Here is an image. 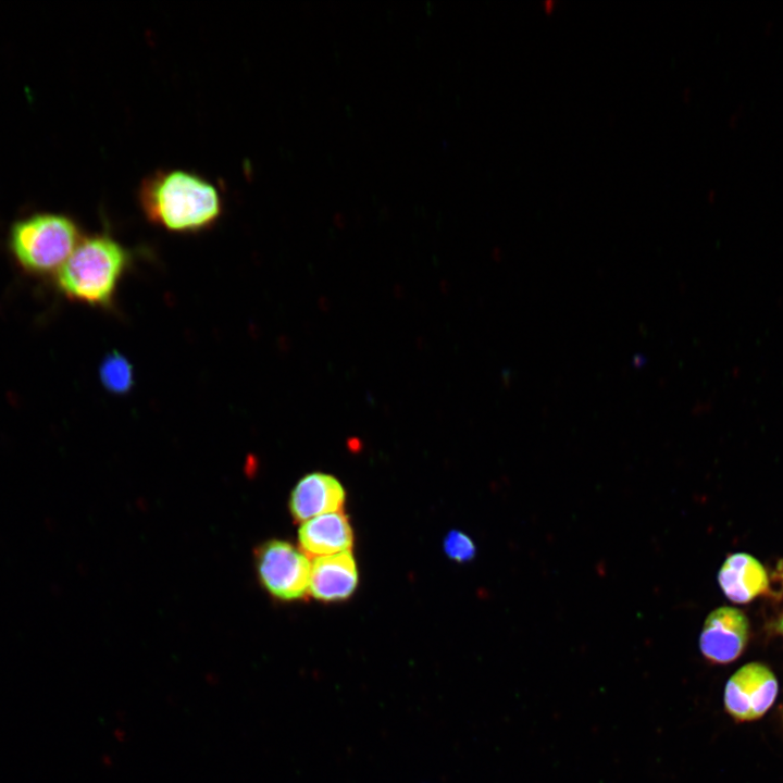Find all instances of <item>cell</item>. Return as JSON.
<instances>
[{"instance_id": "5bb4252c", "label": "cell", "mask_w": 783, "mask_h": 783, "mask_svg": "<svg viewBox=\"0 0 783 783\" xmlns=\"http://www.w3.org/2000/svg\"><path fill=\"white\" fill-rule=\"evenodd\" d=\"M773 28H774L773 22L772 21L767 22L765 25V34L767 36L770 35L772 33Z\"/></svg>"}, {"instance_id": "4fadbf2b", "label": "cell", "mask_w": 783, "mask_h": 783, "mask_svg": "<svg viewBox=\"0 0 783 783\" xmlns=\"http://www.w3.org/2000/svg\"><path fill=\"white\" fill-rule=\"evenodd\" d=\"M743 112H744V107H743V104H739V107L736 109V111L733 112L729 119L730 127H735L737 125L739 119L743 115Z\"/></svg>"}, {"instance_id": "52a82bcc", "label": "cell", "mask_w": 783, "mask_h": 783, "mask_svg": "<svg viewBox=\"0 0 783 783\" xmlns=\"http://www.w3.org/2000/svg\"><path fill=\"white\" fill-rule=\"evenodd\" d=\"M346 492L333 475L314 472L303 476L291 490L288 508L296 522L341 511Z\"/></svg>"}, {"instance_id": "9c48e42d", "label": "cell", "mask_w": 783, "mask_h": 783, "mask_svg": "<svg viewBox=\"0 0 783 783\" xmlns=\"http://www.w3.org/2000/svg\"><path fill=\"white\" fill-rule=\"evenodd\" d=\"M298 540L304 555L316 558L350 550L353 532L347 515L338 511L303 522L298 531Z\"/></svg>"}, {"instance_id": "5b68a950", "label": "cell", "mask_w": 783, "mask_h": 783, "mask_svg": "<svg viewBox=\"0 0 783 783\" xmlns=\"http://www.w3.org/2000/svg\"><path fill=\"white\" fill-rule=\"evenodd\" d=\"M778 695V681L765 664L750 662L739 668L724 689L725 710L737 721L763 716Z\"/></svg>"}, {"instance_id": "7a4b0ae2", "label": "cell", "mask_w": 783, "mask_h": 783, "mask_svg": "<svg viewBox=\"0 0 783 783\" xmlns=\"http://www.w3.org/2000/svg\"><path fill=\"white\" fill-rule=\"evenodd\" d=\"M129 261V251L114 237L94 234L80 239L58 271V287L71 300L109 307Z\"/></svg>"}, {"instance_id": "3957f363", "label": "cell", "mask_w": 783, "mask_h": 783, "mask_svg": "<svg viewBox=\"0 0 783 783\" xmlns=\"http://www.w3.org/2000/svg\"><path fill=\"white\" fill-rule=\"evenodd\" d=\"M77 223L62 213H34L14 222L9 248L17 263L33 274L59 271L78 243Z\"/></svg>"}, {"instance_id": "30bf717a", "label": "cell", "mask_w": 783, "mask_h": 783, "mask_svg": "<svg viewBox=\"0 0 783 783\" xmlns=\"http://www.w3.org/2000/svg\"><path fill=\"white\" fill-rule=\"evenodd\" d=\"M718 581L724 595L737 604L748 602L769 588L768 574L762 564L744 552L726 558L719 571Z\"/></svg>"}, {"instance_id": "9a60e30c", "label": "cell", "mask_w": 783, "mask_h": 783, "mask_svg": "<svg viewBox=\"0 0 783 783\" xmlns=\"http://www.w3.org/2000/svg\"><path fill=\"white\" fill-rule=\"evenodd\" d=\"M714 199H716V191H714V190H713V191L711 190V191L709 192V200H710V201H713Z\"/></svg>"}, {"instance_id": "ba28073f", "label": "cell", "mask_w": 783, "mask_h": 783, "mask_svg": "<svg viewBox=\"0 0 783 783\" xmlns=\"http://www.w3.org/2000/svg\"><path fill=\"white\" fill-rule=\"evenodd\" d=\"M358 585V569L350 552L321 556L311 562L309 594L321 601L349 598Z\"/></svg>"}, {"instance_id": "6da1fadb", "label": "cell", "mask_w": 783, "mask_h": 783, "mask_svg": "<svg viewBox=\"0 0 783 783\" xmlns=\"http://www.w3.org/2000/svg\"><path fill=\"white\" fill-rule=\"evenodd\" d=\"M137 201L148 222L177 234L208 231L224 211L217 185L184 169H159L146 175L139 183Z\"/></svg>"}, {"instance_id": "2e32d148", "label": "cell", "mask_w": 783, "mask_h": 783, "mask_svg": "<svg viewBox=\"0 0 783 783\" xmlns=\"http://www.w3.org/2000/svg\"><path fill=\"white\" fill-rule=\"evenodd\" d=\"M779 630H780L781 633L783 634V616H782V618H781V620H780V622H779Z\"/></svg>"}, {"instance_id": "277c9868", "label": "cell", "mask_w": 783, "mask_h": 783, "mask_svg": "<svg viewBox=\"0 0 783 783\" xmlns=\"http://www.w3.org/2000/svg\"><path fill=\"white\" fill-rule=\"evenodd\" d=\"M257 571L263 587L279 600L302 599L309 594L311 562L293 544L272 539L256 552Z\"/></svg>"}, {"instance_id": "8fae6325", "label": "cell", "mask_w": 783, "mask_h": 783, "mask_svg": "<svg viewBox=\"0 0 783 783\" xmlns=\"http://www.w3.org/2000/svg\"><path fill=\"white\" fill-rule=\"evenodd\" d=\"M99 378L107 391L124 395L135 384V373L130 361L117 351H111L101 361Z\"/></svg>"}, {"instance_id": "8992f818", "label": "cell", "mask_w": 783, "mask_h": 783, "mask_svg": "<svg viewBox=\"0 0 783 783\" xmlns=\"http://www.w3.org/2000/svg\"><path fill=\"white\" fill-rule=\"evenodd\" d=\"M748 631V620L741 610L720 607L706 618L699 637L700 651L710 662H732L743 652Z\"/></svg>"}, {"instance_id": "7c38bea8", "label": "cell", "mask_w": 783, "mask_h": 783, "mask_svg": "<svg viewBox=\"0 0 783 783\" xmlns=\"http://www.w3.org/2000/svg\"><path fill=\"white\" fill-rule=\"evenodd\" d=\"M444 551L457 562H468L475 556L476 548L467 534L453 530L444 539Z\"/></svg>"}]
</instances>
